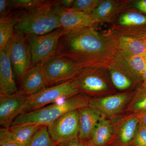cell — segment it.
<instances>
[{"instance_id":"6da1fadb","label":"cell","mask_w":146,"mask_h":146,"mask_svg":"<svg viewBox=\"0 0 146 146\" xmlns=\"http://www.w3.org/2000/svg\"><path fill=\"white\" fill-rule=\"evenodd\" d=\"M118 50L116 32L111 29L100 32L93 27L64 35L60 39L56 56L69 58L82 69H107Z\"/></svg>"},{"instance_id":"7a4b0ae2","label":"cell","mask_w":146,"mask_h":146,"mask_svg":"<svg viewBox=\"0 0 146 146\" xmlns=\"http://www.w3.org/2000/svg\"><path fill=\"white\" fill-rule=\"evenodd\" d=\"M64 7L58 1H46L43 4L18 15L15 31L25 37L48 34L60 28V16Z\"/></svg>"},{"instance_id":"3957f363","label":"cell","mask_w":146,"mask_h":146,"mask_svg":"<svg viewBox=\"0 0 146 146\" xmlns=\"http://www.w3.org/2000/svg\"><path fill=\"white\" fill-rule=\"evenodd\" d=\"M91 97L82 94H78L63 103L54 104L31 112L19 115L11 126L34 124L48 126L63 114L72 110L89 106Z\"/></svg>"},{"instance_id":"277c9868","label":"cell","mask_w":146,"mask_h":146,"mask_svg":"<svg viewBox=\"0 0 146 146\" xmlns=\"http://www.w3.org/2000/svg\"><path fill=\"white\" fill-rule=\"evenodd\" d=\"M73 81L80 94L91 98L118 93L111 82L107 68L83 69Z\"/></svg>"},{"instance_id":"5b68a950","label":"cell","mask_w":146,"mask_h":146,"mask_svg":"<svg viewBox=\"0 0 146 146\" xmlns=\"http://www.w3.org/2000/svg\"><path fill=\"white\" fill-rule=\"evenodd\" d=\"M79 94L73 80L47 87L34 95L27 96L21 115L40 109L58 100L68 99Z\"/></svg>"},{"instance_id":"8992f818","label":"cell","mask_w":146,"mask_h":146,"mask_svg":"<svg viewBox=\"0 0 146 146\" xmlns=\"http://www.w3.org/2000/svg\"><path fill=\"white\" fill-rule=\"evenodd\" d=\"M65 34L64 30L59 28L48 34L25 37L31 53L30 68L45 64L56 56L60 39Z\"/></svg>"},{"instance_id":"52a82bcc","label":"cell","mask_w":146,"mask_h":146,"mask_svg":"<svg viewBox=\"0 0 146 146\" xmlns=\"http://www.w3.org/2000/svg\"><path fill=\"white\" fill-rule=\"evenodd\" d=\"M134 90L91 98L89 106L99 112L102 117L113 119L125 112L133 97Z\"/></svg>"},{"instance_id":"ba28073f","label":"cell","mask_w":146,"mask_h":146,"mask_svg":"<svg viewBox=\"0 0 146 146\" xmlns=\"http://www.w3.org/2000/svg\"><path fill=\"white\" fill-rule=\"evenodd\" d=\"M111 29L121 35L144 39L146 36V15L128 6L112 24Z\"/></svg>"},{"instance_id":"9c48e42d","label":"cell","mask_w":146,"mask_h":146,"mask_svg":"<svg viewBox=\"0 0 146 146\" xmlns=\"http://www.w3.org/2000/svg\"><path fill=\"white\" fill-rule=\"evenodd\" d=\"M48 131L57 145L78 139V110L63 114L47 126Z\"/></svg>"},{"instance_id":"30bf717a","label":"cell","mask_w":146,"mask_h":146,"mask_svg":"<svg viewBox=\"0 0 146 146\" xmlns=\"http://www.w3.org/2000/svg\"><path fill=\"white\" fill-rule=\"evenodd\" d=\"M112 119L113 133L108 146H130L140 127L137 115L124 112Z\"/></svg>"},{"instance_id":"8fae6325","label":"cell","mask_w":146,"mask_h":146,"mask_svg":"<svg viewBox=\"0 0 146 146\" xmlns=\"http://www.w3.org/2000/svg\"><path fill=\"white\" fill-rule=\"evenodd\" d=\"M48 87L60 84L75 78L83 69L72 60L56 56L44 64Z\"/></svg>"},{"instance_id":"7c38bea8","label":"cell","mask_w":146,"mask_h":146,"mask_svg":"<svg viewBox=\"0 0 146 146\" xmlns=\"http://www.w3.org/2000/svg\"><path fill=\"white\" fill-rule=\"evenodd\" d=\"M10 56L16 78L20 82L30 68L31 53L25 37L15 30L11 40Z\"/></svg>"},{"instance_id":"4fadbf2b","label":"cell","mask_w":146,"mask_h":146,"mask_svg":"<svg viewBox=\"0 0 146 146\" xmlns=\"http://www.w3.org/2000/svg\"><path fill=\"white\" fill-rule=\"evenodd\" d=\"M109 66L122 71L138 84H141L146 68V55H133L118 50Z\"/></svg>"},{"instance_id":"5bb4252c","label":"cell","mask_w":146,"mask_h":146,"mask_svg":"<svg viewBox=\"0 0 146 146\" xmlns=\"http://www.w3.org/2000/svg\"><path fill=\"white\" fill-rule=\"evenodd\" d=\"M97 25L90 14L72 9L64 8L60 13V25L65 34L77 33Z\"/></svg>"},{"instance_id":"9a60e30c","label":"cell","mask_w":146,"mask_h":146,"mask_svg":"<svg viewBox=\"0 0 146 146\" xmlns=\"http://www.w3.org/2000/svg\"><path fill=\"white\" fill-rule=\"evenodd\" d=\"M27 96L19 91L11 95H0V124L3 128L10 127L21 115Z\"/></svg>"},{"instance_id":"2e32d148","label":"cell","mask_w":146,"mask_h":146,"mask_svg":"<svg viewBox=\"0 0 146 146\" xmlns=\"http://www.w3.org/2000/svg\"><path fill=\"white\" fill-rule=\"evenodd\" d=\"M19 91L27 96H32L48 87L44 64L31 67L20 82Z\"/></svg>"},{"instance_id":"e0dca14e","label":"cell","mask_w":146,"mask_h":146,"mask_svg":"<svg viewBox=\"0 0 146 146\" xmlns=\"http://www.w3.org/2000/svg\"><path fill=\"white\" fill-rule=\"evenodd\" d=\"M129 0H102L90 14L96 24H112L129 5Z\"/></svg>"},{"instance_id":"ac0fdd59","label":"cell","mask_w":146,"mask_h":146,"mask_svg":"<svg viewBox=\"0 0 146 146\" xmlns=\"http://www.w3.org/2000/svg\"><path fill=\"white\" fill-rule=\"evenodd\" d=\"M11 40L5 48L0 50V95H11L18 91L10 58Z\"/></svg>"},{"instance_id":"d6986e66","label":"cell","mask_w":146,"mask_h":146,"mask_svg":"<svg viewBox=\"0 0 146 146\" xmlns=\"http://www.w3.org/2000/svg\"><path fill=\"white\" fill-rule=\"evenodd\" d=\"M41 126L34 124H26L1 128L0 129V142L12 141L23 146H28L33 137Z\"/></svg>"},{"instance_id":"ffe728a7","label":"cell","mask_w":146,"mask_h":146,"mask_svg":"<svg viewBox=\"0 0 146 146\" xmlns=\"http://www.w3.org/2000/svg\"><path fill=\"white\" fill-rule=\"evenodd\" d=\"M78 139L87 143L91 138L94 129L102 117L99 112L87 106L78 110Z\"/></svg>"},{"instance_id":"44dd1931","label":"cell","mask_w":146,"mask_h":146,"mask_svg":"<svg viewBox=\"0 0 146 146\" xmlns=\"http://www.w3.org/2000/svg\"><path fill=\"white\" fill-rule=\"evenodd\" d=\"M113 133L112 119L102 117L91 138L86 143L89 146H108Z\"/></svg>"},{"instance_id":"7402d4cb","label":"cell","mask_w":146,"mask_h":146,"mask_svg":"<svg viewBox=\"0 0 146 146\" xmlns=\"http://www.w3.org/2000/svg\"><path fill=\"white\" fill-rule=\"evenodd\" d=\"M117 35L118 50L133 55H146V44L143 39L118 34Z\"/></svg>"},{"instance_id":"603a6c76","label":"cell","mask_w":146,"mask_h":146,"mask_svg":"<svg viewBox=\"0 0 146 146\" xmlns=\"http://www.w3.org/2000/svg\"><path fill=\"white\" fill-rule=\"evenodd\" d=\"M107 70L111 82L118 92L133 91L138 84L122 71L109 66Z\"/></svg>"},{"instance_id":"cb8c5ba5","label":"cell","mask_w":146,"mask_h":146,"mask_svg":"<svg viewBox=\"0 0 146 146\" xmlns=\"http://www.w3.org/2000/svg\"><path fill=\"white\" fill-rule=\"evenodd\" d=\"M18 21V14L14 13L0 18V50L5 48L11 41Z\"/></svg>"},{"instance_id":"d4e9b609","label":"cell","mask_w":146,"mask_h":146,"mask_svg":"<svg viewBox=\"0 0 146 146\" xmlns=\"http://www.w3.org/2000/svg\"><path fill=\"white\" fill-rule=\"evenodd\" d=\"M146 111V83L139 84L134 90L133 97L125 112L136 114Z\"/></svg>"},{"instance_id":"484cf974","label":"cell","mask_w":146,"mask_h":146,"mask_svg":"<svg viewBox=\"0 0 146 146\" xmlns=\"http://www.w3.org/2000/svg\"><path fill=\"white\" fill-rule=\"evenodd\" d=\"M50 136L46 126L43 125L35 133L28 146H56Z\"/></svg>"},{"instance_id":"4316f807","label":"cell","mask_w":146,"mask_h":146,"mask_svg":"<svg viewBox=\"0 0 146 146\" xmlns=\"http://www.w3.org/2000/svg\"><path fill=\"white\" fill-rule=\"evenodd\" d=\"M101 1L102 0H76L71 8L91 14Z\"/></svg>"},{"instance_id":"83f0119b","label":"cell","mask_w":146,"mask_h":146,"mask_svg":"<svg viewBox=\"0 0 146 146\" xmlns=\"http://www.w3.org/2000/svg\"><path fill=\"white\" fill-rule=\"evenodd\" d=\"M46 1L44 0H12L10 1L12 9L27 10L43 4Z\"/></svg>"},{"instance_id":"f1b7e54d","label":"cell","mask_w":146,"mask_h":146,"mask_svg":"<svg viewBox=\"0 0 146 146\" xmlns=\"http://www.w3.org/2000/svg\"><path fill=\"white\" fill-rule=\"evenodd\" d=\"M130 146H146V127L140 124L138 132Z\"/></svg>"},{"instance_id":"f546056e","label":"cell","mask_w":146,"mask_h":146,"mask_svg":"<svg viewBox=\"0 0 146 146\" xmlns=\"http://www.w3.org/2000/svg\"><path fill=\"white\" fill-rule=\"evenodd\" d=\"M10 1L0 0V18H3L9 16L12 10Z\"/></svg>"},{"instance_id":"4dcf8cb0","label":"cell","mask_w":146,"mask_h":146,"mask_svg":"<svg viewBox=\"0 0 146 146\" xmlns=\"http://www.w3.org/2000/svg\"><path fill=\"white\" fill-rule=\"evenodd\" d=\"M129 6L146 15V0L131 1Z\"/></svg>"},{"instance_id":"1f68e13d","label":"cell","mask_w":146,"mask_h":146,"mask_svg":"<svg viewBox=\"0 0 146 146\" xmlns=\"http://www.w3.org/2000/svg\"><path fill=\"white\" fill-rule=\"evenodd\" d=\"M56 146H89L86 143L80 141L79 139L67 143L58 144Z\"/></svg>"},{"instance_id":"d6a6232c","label":"cell","mask_w":146,"mask_h":146,"mask_svg":"<svg viewBox=\"0 0 146 146\" xmlns=\"http://www.w3.org/2000/svg\"><path fill=\"white\" fill-rule=\"evenodd\" d=\"M74 0H59L58 1L59 5L63 7L66 9L71 8L74 3Z\"/></svg>"},{"instance_id":"836d02e7","label":"cell","mask_w":146,"mask_h":146,"mask_svg":"<svg viewBox=\"0 0 146 146\" xmlns=\"http://www.w3.org/2000/svg\"><path fill=\"white\" fill-rule=\"evenodd\" d=\"M136 114L139 120L140 124L146 127V111Z\"/></svg>"},{"instance_id":"e575fe53","label":"cell","mask_w":146,"mask_h":146,"mask_svg":"<svg viewBox=\"0 0 146 146\" xmlns=\"http://www.w3.org/2000/svg\"><path fill=\"white\" fill-rule=\"evenodd\" d=\"M0 146H23L12 141H1L0 142Z\"/></svg>"},{"instance_id":"d590c367","label":"cell","mask_w":146,"mask_h":146,"mask_svg":"<svg viewBox=\"0 0 146 146\" xmlns=\"http://www.w3.org/2000/svg\"><path fill=\"white\" fill-rule=\"evenodd\" d=\"M143 82L146 83V68L145 71H144L143 74Z\"/></svg>"},{"instance_id":"8d00e7d4","label":"cell","mask_w":146,"mask_h":146,"mask_svg":"<svg viewBox=\"0 0 146 146\" xmlns=\"http://www.w3.org/2000/svg\"><path fill=\"white\" fill-rule=\"evenodd\" d=\"M143 39H144V40H145V42L146 44V36L145 37V38H144Z\"/></svg>"}]
</instances>
